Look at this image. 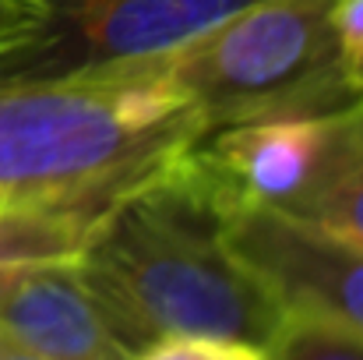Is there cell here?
Wrapping results in <instances>:
<instances>
[{
	"label": "cell",
	"instance_id": "obj_1",
	"mask_svg": "<svg viewBox=\"0 0 363 360\" xmlns=\"http://www.w3.org/2000/svg\"><path fill=\"white\" fill-rule=\"evenodd\" d=\"M208 127L152 57L67 75L0 71V212L113 209Z\"/></svg>",
	"mask_w": 363,
	"mask_h": 360
},
{
	"label": "cell",
	"instance_id": "obj_2",
	"mask_svg": "<svg viewBox=\"0 0 363 360\" xmlns=\"http://www.w3.org/2000/svg\"><path fill=\"white\" fill-rule=\"evenodd\" d=\"M226 205L184 148L121 198L78 265L130 347L208 339L264 350L282 322L272 297L219 240Z\"/></svg>",
	"mask_w": 363,
	"mask_h": 360
},
{
	"label": "cell",
	"instance_id": "obj_3",
	"mask_svg": "<svg viewBox=\"0 0 363 360\" xmlns=\"http://www.w3.org/2000/svg\"><path fill=\"white\" fill-rule=\"evenodd\" d=\"M152 60L208 131L335 114L363 99L332 25V0L250 4Z\"/></svg>",
	"mask_w": 363,
	"mask_h": 360
},
{
	"label": "cell",
	"instance_id": "obj_4",
	"mask_svg": "<svg viewBox=\"0 0 363 360\" xmlns=\"http://www.w3.org/2000/svg\"><path fill=\"white\" fill-rule=\"evenodd\" d=\"M219 240L272 297L282 318H311L363 336V247L268 202H237Z\"/></svg>",
	"mask_w": 363,
	"mask_h": 360
},
{
	"label": "cell",
	"instance_id": "obj_5",
	"mask_svg": "<svg viewBox=\"0 0 363 360\" xmlns=\"http://www.w3.org/2000/svg\"><path fill=\"white\" fill-rule=\"evenodd\" d=\"M43 36L0 60L14 75H67L169 53L261 0H46Z\"/></svg>",
	"mask_w": 363,
	"mask_h": 360
},
{
	"label": "cell",
	"instance_id": "obj_6",
	"mask_svg": "<svg viewBox=\"0 0 363 360\" xmlns=\"http://www.w3.org/2000/svg\"><path fill=\"white\" fill-rule=\"evenodd\" d=\"M0 332L53 360L138 357L78 258L0 268Z\"/></svg>",
	"mask_w": 363,
	"mask_h": 360
},
{
	"label": "cell",
	"instance_id": "obj_7",
	"mask_svg": "<svg viewBox=\"0 0 363 360\" xmlns=\"http://www.w3.org/2000/svg\"><path fill=\"white\" fill-rule=\"evenodd\" d=\"M335 114L226 124L201 134L191 145V159L226 209L237 202L289 205L311 184L328 148Z\"/></svg>",
	"mask_w": 363,
	"mask_h": 360
},
{
	"label": "cell",
	"instance_id": "obj_8",
	"mask_svg": "<svg viewBox=\"0 0 363 360\" xmlns=\"http://www.w3.org/2000/svg\"><path fill=\"white\" fill-rule=\"evenodd\" d=\"M282 209H293L363 247V99L335 114L328 148L311 184Z\"/></svg>",
	"mask_w": 363,
	"mask_h": 360
},
{
	"label": "cell",
	"instance_id": "obj_9",
	"mask_svg": "<svg viewBox=\"0 0 363 360\" xmlns=\"http://www.w3.org/2000/svg\"><path fill=\"white\" fill-rule=\"evenodd\" d=\"M261 354L264 360H363V336L311 318H282Z\"/></svg>",
	"mask_w": 363,
	"mask_h": 360
},
{
	"label": "cell",
	"instance_id": "obj_10",
	"mask_svg": "<svg viewBox=\"0 0 363 360\" xmlns=\"http://www.w3.org/2000/svg\"><path fill=\"white\" fill-rule=\"evenodd\" d=\"M50 18L46 0H0V60L28 50Z\"/></svg>",
	"mask_w": 363,
	"mask_h": 360
},
{
	"label": "cell",
	"instance_id": "obj_11",
	"mask_svg": "<svg viewBox=\"0 0 363 360\" xmlns=\"http://www.w3.org/2000/svg\"><path fill=\"white\" fill-rule=\"evenodd\" d=\"M332 25L353 78H363V0H332Z\"/></svg>",
	"mask_w": 363,
	"mask_h": 360
},
{
	"label": "cell",
	"instance_id": "obj_12",
	"mask_svg": "<svg viewBox=\"0 0 363 360\" xmlns=\"http://www.w3.org/2000/svg\"><path fill=\"white\" fill-rule=\"evenodd\" d=\"M230 343H208V339H159L134 360H223Z\"/></svg>",
	"mask_w": 363,
	"mask_h": 360
},
{
	"label": "cell",
	"instance_id": "obj_13",
	"mask_svg": "<svg viewBox=\"0 0 363 360\" xmlns=\"http://www.w3.org/2000/svg\"><path fill=\"white\" fill-rule=\"evenodd\" d=\"M0 360H53V357H43V354H35V350H28V347H21V343H14L11 336L0 332Z\"/></svg>",
	"mask_w": 363,
	"mask_h": 360
},
{
	"label": "cell",
	"instance_id": "obj_14",
	"mask_svg": "<svg viewBox=\"0 0 363 360\" xmlns=\"http://www.w3.org/2000/svg\"><path fill=\"white\" fill-rule=\"evenodd\" d=\"M223 360H264L261 350H250V347H226Z\"/></svg>",
	"mask_w": 363,
	"mask_h": 360
},
{
	"label": "cell",
	"instance_id": "obj_15",
	"mask_svg": "<svg viewBox=\"0 0 363 360\" xmlns=\"http://www.w3.org/2000/svg\"><path fill=\"white\" fill-rule=\"evenodd\" d=\"M357 85H360V92H363V78H357Z\"/></svg>",
	"mask_w": 363,
	"mask_h": 360
}]
</instances>
